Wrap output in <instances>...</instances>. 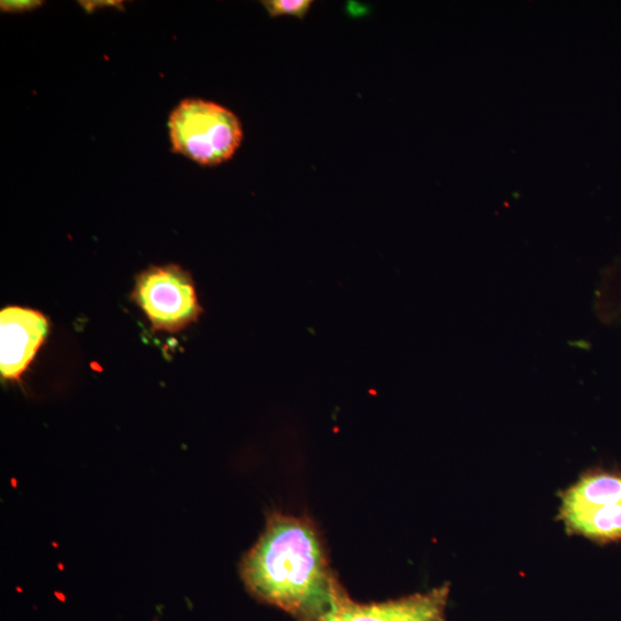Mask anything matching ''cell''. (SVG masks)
Masks as SVG:
<instances>
[{
    "label": "cell",
    "instance_id": "obj_6",
    "mask_svg": "<svg viewBox=\"0 0 621 621\" xmlns=\"http://www.w3.org/2000/svg\"><path fill=\"white\" fill-rule=\"evenodd\" d=\"M49 331L41 312L11 306L0 312V372L7 380H19L42 347Z\"/></svg>",
    "mask_w": 621,
    "mask_h": 621
},
{
    "label": "cell",
    "instance_id": "obj_3",
    "mask_svg": "<svg viewBox=\"0 0 621 621\" xmlns=\"http://www.w3.org/2000/svg\"><path fill=\"white\" fill-rule=\"evenodd\" d=\"M133 299L155 331L180 332L202 313L194 280L178 265L151 266L138 275Z\"/></svg>",
    "mask_w": 621,
    "mask_h": 621
},
{
    "label": "cell",
    "instance_id": "obj_7",
    "mask_svg": "<svg viewBox=\"0 0 621 621\" xmlns=\"http://www.w3.org/2000/svg\"><path fill=\"white\" fill-rule=\"evenodd\" d=\"M312 4V0H266L263 2L265 9L272 18L288 15V17L304 19Z\"/></svg>",
    "mask_w": 621,
    "mask_h": 621
},
{
    "label": "cell",
    "instance_id": "obj_2",
    "mask_svg": "<svg viewBox=\"0 0 621 621\" xmlns=\"http://www.w3.org/2000/svg\"><path fill=\"white\" fill-rule=\"evenodd\" d=\"M172 151L202 166L232 159L243 141L237 115L204 99H184L168 119Z\"/></svg>",
    "mask_w": 621,
    "mask_h": 621
},
{
    "label": "cell",
    "instance_id": "obj_1",
    "mask_svg": "<svg viewBox=\"0 0 621 621\" xmlns=\"http://www.w3.org/2000/svg\"><path fill=\"white\" fill-rule=\"evenodd\" d=\"M240 569L253 597L301 621L318 618L331 604L335 577L318 532L306 518L268 516L264 533Z\"/></svg>",
    "mask_w": 621,
    "mask_h": 621
},
{
    "label": "cell",
    "instance_id": "obj_8",
    "mask_svg": "<svg viewBox=\"0 0 621 621\" xmlns=\"http://www.w3.org/2000/svg\"><path fill=\"white\" fill-rule=\"evenodd\" d=\"M43 2L40 0H6L0 3L2 11L6 13H26L41 7Z\"/></svg>",
    "mask_w": 621,
    "mask_h": 621
},
{
    "label": "cell",
    "instance_id": "obj_4",
    "mask_svg": "<svg viewBox=\"0 0 621 621\" xmlns=\"http://www.w3.org/2000/svg\"><path fill=\"white\" fill-rule=\"evenodd\" d=\"M562 518L573 533L598 542L621 540V475L593 473L567 490Z\"/></svg>",
    "mask_w": 621,
    "mask_h": 621
},
{
    "label": "cell",
    "instance_id": "obj_5",
    "mask_svg": "<svg viewBox=\"0 0 621 621\" xmlns=\"http://www.w3.org/2000/svg\"><path fill=\"white\" fill-rule=\"evenodd\" d=\"M450 588L444 585L425 594H414L381 603H358L334 579L331 604L326 612L308 621H447Z\"/></svg>",
    "mask_w": 621,
    "mask_h": 621
},
{
    "label": "cell",
    "instance_id": "obj_9",
    "mask_svg": "<svg viewBox=\"0 0 621 621\" xmlns=\"http://www.w3.org/2000/svg\"><path fill=\"white\" fill-rule=\"evenodd\" d=\"M80 5L86 9L87 12L92 13L95 10L99 9V7H120L121 10H124L121 2H80Z\"/></svg>",
    "mask_w": 621,
    "mask_h": 621
}]
</instances>
